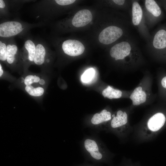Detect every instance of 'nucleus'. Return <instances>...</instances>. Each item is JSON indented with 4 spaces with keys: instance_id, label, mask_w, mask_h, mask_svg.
Returning a JSON list of instances; mask_svg holds the SVG:
<instances>
[{
    "instance_id": "obj_14",
    "label": "nucleus",
    "mask_w": 166,
    "mask_h": 166,
    "mask_svg": "<svg viewBox=\"0 0 166 166\" xmlns=\"http://www.w3.org/2000/svg\"><path fill=\"white\" fill-rule=\"evenodd\" d=\"M36 1L37 0H7L8 9L10 19L19 17V10L24 4L30 2H34Z\"/></svg>"
},
{
    "instance_id": "obj_5",
    "label": "nucleus",
    "mask_w": 166,
    "mask_h": 166,
    "mask_svg": "<svg viewBox=\"0 0 166 166\" xmlns=\"http://www.w3.org/2000/svg\"><path fill=\"white\" fill-rule=\"evenodd\" d=\"M110 57L116 61H121L126 67L127 70H132L136 68L141 61L138 54L132 52L130 44L126 41L117 43L110 48Z\"/></svg>"
},
{
    "instance_id": "obj_4",
    "label": "nucleus",
    "mask_w": 166,
    "mask_h": 166,
    "mask_svg": "<svg viewBox=\"0 0 166 166\" xmlns=\"http://www.w3.org/2000/svg\"><path fill=\"white\" fill-rule=\"evenodd\" d=\"M152 75L148 72L144 73L139 84L132 90L129 97L132 106L148 104L155 100V96L152 91Z\"/></svg>"
},
{
    "instance_id": "obj_12",
    "label": "nucleus",
    "mask_w": 166,
    "mask_h": 166,
    "mask_svg": "<svg viewBox=\"0 0 166 166\" xmlns=\"http://www.w3.org/2000/svg\"><path fill=\"white\" fill-rule=\"evenodd\" d=\"M166 120L164 114L162 112H157L149 117L147 122L148 129L153 132H156L162 128Z\"/></svg>"
},
{
    "instance_id": "obj_13",
    "label": "nucleus",
    "mask_w": 166,
    "mask_h": 166,
    "mask_svg": "<svg viewBox=\"0 0 166 166\" xmlns=\"http://www.w3.org/2000/svg\"><path fill=\"white\" fill-rule=\"evenodd\" d=\"M110 125L114 129H121L128 123V114L125 111L119 110L112 115Z\"/></svg>"
},
{
    "instance_id": "obj_11",
    "label": "nucleus",
    "mask_w": 166,
    "mask_h": 166,
    "mask_svg": "<svg viewBox=\"0 0 166 166\" xmlns=\"http://www.w3.org/2000/svg\"><path fill=\"white\" fill-rule=\"evenodd\" d=\"M160 29L155 34L153 39L154 48L160 53V56L166 57V29Z\"/></svg>"
},
{
    "instance_id": "obj_10",
    "label": "nucleus",
    "mask_w": 166,
    "mask_h": 166,
    "mask_svg": "<svg viewBox=\"0 0 166 166\" xmlns=\"http://www.w3.org/2000/svg\"><path fill=\"white\" fill-rule=\"evenodd\" d=\"M6 61L10 65H14L18 61L21 62L20 50L14 38L6 39Z\"/></svg>"
},
{
    "instance_id": "obj_9",
    "label": "nucleus",
    "mask_w": 166,
    "mask_h": 166,
    "mask_svg": "<svg viewBox=\"0 0 166 166\" xmlns=\"http://www.w3.org/2000/svg\"><path fill=\"white\" fill-rule=\"evenodd\" d=\"M123 33L122 29L119 26L112 25L106 27L99 33V42L104 45L111 44L119 38Z\"/></svg>"
},
{
    "instance_id": "obj_22",
    "label": "nucleus",
    "mask_w": 166,
    "mask_h": 166,
    "mask_svg": "<svg viewBox=\"0 0 166 166\" xmlns=\"http://www.w3.org/2000/svg\"><path fill=\"white\" fill-rule=\"evenodd\" d=\"M6 39L0 38V60L3 62L6 61Z\"/></svg>"
},
{
    "instance_id": "obj_7",
    "label": "nucleus",
    "mask_w": 166,
    "mask_h": 166,
    "mask_svg": "<svg viewBox=\"0 0 166 166\" xmlns=\"http://www.w3.org/2000/svg\"><path fill=\"white\" fill-rule=\"evenodd\" d=\"M36 52L34 61L35 64L40 66L48 65L51 61L53 53L48 44L42 38L34 37Z\"/></svg>"
},
{
    "instance_id": "obj_20",
    "label": "nucleus",
    "mask_w": 166,
    "mask_h": 166,
    "mask_svg": "<svg viewBox=\"0 0 166 166\" xmlns=\"http://www.w3.org/2000/svg\"><path fill=\"white\" fill-rule=\"evenodd\" d=\"M26 91L31 96L34 97H39L42 95L44 90L41 87H34L31 85L26 86Z\"/></svg>"
},
{
    "instance_id": "obj_15",
    "label": "nucleus",
    "mask_w": 166,
    "mask_h": 166,
    "mask_svg": "<svg viewBox=\"0 0 166 166\" xmlns=\"http://www.w3.org/2000/svg\"><path fill=\"white\" fill-rule=\"evenodd\" d=\"M132 90L122 91L108 85L102 92L105 97L110 99L124 97L129 99Z\"/></svg>"
},
{
    "instance_id": "obj_2",
    "label": "nucleus",
    "mask_w": 166,
    "mask_h": 166,
    "mask_svg": "<svg viewBox=\"0 0 166 166\" xmlns=\"http://www.w3.org/2000/svg\"><path fill=\"white\" fill-rule=\"evenodd\" d=\"M93 16L91 10L83 9L77 11L73 16L49 24L52 31L55 33H65L74 28H81L89 24Z\"/></svg>"
},
{
    "instance_id": "obj_8",
    "label": "nucleus",
    "mask_w": 166,
    "mask_h": 166,
    "mask_svg": "<svg viewBox=\"0 0 166 166\" xmlns=\"http://www.w3.org/2000/svg\"><path fill=\"white\" fill-rule=\"evenodd\" d=\"M23 45L20 50V59L23 64L34 62L36 52V43L34 37L29 34L24 38Z\"/></svg>"
},
{
    "instance_id": "obj_27",
    "label": "nucleus",
    "mask_w": 166,
    "mask_h": 166,
    "mask_svg": "<svg viewBox=\"0 0 166 166\" xmlns=\"http://www.w3.org/2000/svg\"><path fill=\"white\" fill-rule=\"evenodd\" d=\"M39 83L40 85H43L45 84V81L44 80L41 79L40 80Z\"/></svg>"
},
{
    "instance_id": "obj_18",
    "label": "nucleus",
    "mask_w": 166,
    "mask_h": 166,
    "mask_svg": "<svg viewBox=\"0 0 166 166\" xmlns=\"http://www.w3.org/2000/svg\"><path fill=\"white\" fill-rule=\"evenodd\" d=\"M132 23L135 26L138 25L142 19L143 11L139 4L136 1L132 3Z\"/></svg>"
},
{
    "instance_id": "obj_25",
    "label": "nucleus",
    "mask_w": 166,
    "mask_h": 166,
    "mask_svg": "<svg viewBox=\"0 0 166 166\" xmlns=\"http://www.w3.org/2000/svg\"><path fill=\"white\" fill-rule=\"evenodd\" d=\"M112 1L116 4L119 5H123L125 2V1L123 0H113Z\"/></svg>"
},
{
    "instance_id": "obj_28",
    "label": "nucleus",
    "mask_w": 166,
    "mask_h": 166,
    "mask_svg": "<svg viewBox=\"0 0 166 166\" xmlns=\"http://www.w3.org/2000/svg\"><path fill=\"white\" fill-rule=\"evenodd\" d=\"M127 166H135L134 165H132V164H127Z\"/></svg>"
},
{
    "instance_id": "obj_17",
    "label": "nucleus",
    "mask_w": 166,
    "mask_h": 166,
    "mask_svg": "<svg viewBox=\"0 0 166 166\" xmlns=\"http://www.w3.org/2000/svg\"><path fill=\"white\" fill-rule=\"evenodd\" d=\"M112 117L111 113L106 109L102 110L100 113H96L92 117L91 121L94 125H99L111 121Z\"/></svg>"
},
{
    "instance_id": "obj_24",
    "label": "nucleus",
    "mask_w": 166,
    "mask_h": 166,
    "mask_svg": "<svg viewBox=\"0 0 166 166\" xmlns=\"http://www.w3.org/2000/svg\"><path fill=\"white\" fill-rule=\"evenodd\" d=\"M159 85L161 91L166 92V75L162 77L159 82Z\"/></svg>"
},
{
    "instance_id": "obj_19",
    "label": "nucleus",
    "mask_w": 166,
    "mask_h": 166,
    "mask_svg": "<svg viewBox=\"0 0 166 166\" xmlns=\"http://www.w3.org/2000/svg\"><path fill=\"white\" fill-rule=\"evenodd\" d=\"M145 7L147 10L156 17H160L162 14V11L159 6L153 0H146Z\"/></svg>"
},
{
    "instance_id": "obj_6",
    "label": "nucleus",
    "mask_w": 166,
    "mask_h": 166,
    "mask_svg": "<svg viewBox=\"0 0 166 166\" xmlns=\"http://www.w3.org/2000/svg\"><path fill=\"white\" fill-rule=\"evenodd\" d=\"M47 38L57 51L71 57L80 55L84 52L85 47L80 41L69 38H58L52 36Z\"/></svg>"
},
{
    "instance_id": "obj_26",
    "label": "nucleus",
    "mask_w": 166,
    "mask_h": 166,
    "mask_svg": "<svg viewBox=\"0 0 166 166\" xmlns=\"http://www.w3.org/2000/svg\"><path fill=\"white\" fill-rule=\"evenodd\" d=\"M3 73V70L2 68V65L0 64V77H1Z\"/></svg>"
},
{
    "instance_id": "obj_21",
    "label": "nucleus",
    "mask_w": 166,
    "mask_h": 166,
    "mask_svg": "<svg viewBox=\"0 0 166 166\" xmlns=\"http://www.w3.org/2000/svg\"><path fill=\"white\" fill-rule=\"evenodd\" d=\"M95 72L93 68L89 69L86 70L82 75L81 77L82 82L88 83L90 82L93 78Z\"/></svg>"
},
{
    "instance_id": "obj_23",
    "label": "nucleus",
    "mask_w": 166,
    "mask_h": 166,
    "mask_svg": "<svg viewBox=\"0 0 166 166\" xmlns=\"http://www.w3.org/2000/svg\"><path fill=\"white\" fill-rule=\"evenodd\" d=\"M40 78L36 75H31L27 76L24 80V83L26 86L31 85L34 83H37L39 81Z\"/></svg>"
},
{
    "instance_id": "obj_16",
    "label": "nucleus",
    "mask_w": 166,
    "mask_h": 166,
    "mask_svg": "<svg viewBox=\"0 0 166 166\" xmlns=\"http://www.w3.org/2000/svg\"><path fill=\"white\" fill-rule=\"evenodd\" d=\"M84 146L86 150L93 158L97 160L101 159L102 155L96 141L93 140L87 139L84 142Z\"/></svg>"
},
{
    "instance_id": "obj_1",
    "label": "nucleus",
    "mask_w": 166,
    "mask_h": 166,
    "mask_svg": "<svg viewBox=\"0 0 166 166\" xmlns=\"http://www.w3.org/2000/svg\"><path fill=\"white\" fill-rule=\"evenodd\" d=\"M75 0H41L34 2L29 12L38 22L50 24L56 17L67 12Z\"/></svg>"
},
{
    "instance_id": "obj_3",
    "label": "nucleus",
    "mask_w": 166,
    "mask_h": 166,
    "mask_svg": "<svg viewBox=\"0 0 166 166\" xmlns=\"http://www.w3.org/2000/svg\"><path fill=\"white\" fill-rule=\"evenodd\" d=\"M46 25L42 22L31 23L24 22L19 17L0 20V38L8 39L16 36L25 38L31 29Z\"/></svg>"
}]
</instances>
